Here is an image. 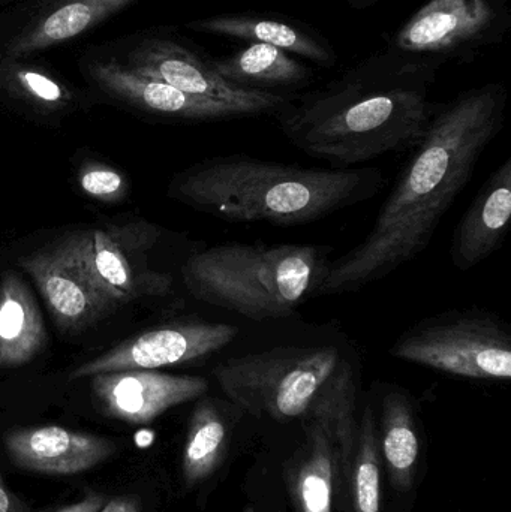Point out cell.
<instances>
[{
	"label": "cell",
	"instance_id": "f546056e",
	"mask_svg": "<svg viewBox=\"0 0 511 512\" xmlns=\"http://www.w3.org/2000/svg\"><path fill=\"white\" fill-rule=\"evenodd\" d=\"M341 2L350 6V8L356 9V11H365V9L372 8V6L378 5L384 0H341Z\"/></svg>",
	"mask_w": 511,
	"mask_h": 512
},
{
	"label": "cell",
	"instance_id": "6da1fadb",
	"mask_svg": "<svg viewBox=\"0 0 511 512\" xmlns=\"http://www.w3.org/2000/svg\"><path fill=\"white\" fill-rule=\"evenodd\" d=\"M507 99L503 83H486L435 105L425 135L407 152L395 188L368 236L330 259L315 297L360 291L429 248L444 216L473 179L483 153L503 131Z\"/></svg>",
	"mask_w": 511,
	"mask_h": 512
},
{
	"label": "cell",
	"instance_id": "d4e9b609",
	"mask_svg": "<svg viewBox=\"0 0 511 512\" xmlns=\"http://www.w3.org/2000/svg\"><path fill=\"white\" fill-rule=\"evenodd\" d=\"M84 194L101 201H119L125 197L126 180L119 171L101 164H87L78 176Z\"/></svg>",
	"mask_w": 511,
	"mask_h": 512
},
{
	"label": "cell",
	"instance_id": "52a82bcc",
	"mask_svg": "<svg viewBox=\"0 0 511 512\" xmlns=\"http://www.w3.org/2000/svg\"><path fill=\"white\" fill-rule=\"evenodd\" d=\"M511 29L506 0H426L393 35L389 47L411 56L471 62L500 45Z\"/></svg>",
	"mask_w": 511,
	"mask_h": 512
},
{
	"label": "cell",
	"instance_id": "9c48e42d",
	"mask_svg": "<svg viewBox=\"0 0 511 512\" xmlns=\"http://www.w3.org/2000/svg\"><path fill=\"white\" fill-rule=\"evenodd\" d=\"M240 328L224 322H180L141 333L134 339L78 366L75 379L125 370H156L204 360L224 351L239 337Z\"/></svg>",
	"mask_w": 511,
	"mask_h": 512
},
{
	"label": "cell",
	"instance_id": "83f0119b",
	"mask_svg": "<svg viewBox=\"0 0 511 512\" xmlns=\"http://www.w3.org/2000/svg\"><path fill=\"white\" fill-rule=\"evenodd\" d=\"M105 502H107V499L101 493H89L81 501L68 505V507L62 508V510L57 512H99L104 507Z\"/></svg>",
	"mask_w": 511,
	"mask_h": 512
},
{
	"label": "cell",
	"instance_id": "5bb4252c",
	"mask_svg": "<svg viewBox=\"0 0 511 512\" xmlns=\"http://www.w3.org/2000/svg\"><path fill=\"white\" fill-rule=\"evenodd\" d=\"M186 27L206 35L272 45L324 69L338 65V51L311 24L275 12H228L191 21Z\"/></svg>",
	"mask_w": 511,
	"mask_h": 512
},
{
	"label": "cell",
	"instance_id": "4316f807",
	"mask_svg": "<svg viewBox=\"0 0 511 512\" xmlns=\"http://www.w3.org/2000/svg\"><path fill=\"white\" fill-rule=\"evenodd\" d=\"M0 512H36L27 507L3 481L0 474Z\"/></svg>",
	"mask_w": 511,
	"mask_h": 512
},
{
	"label": "cell",
	"instance_id": "ffe728a7",
	"mask_svg": "<svg viewBox=\"0 0 511 512\" xmlns=\"http://www.w3.org/2000/svg\"><path fill=\"white\" fill-rule=\"evenodd\" d=\"M306 444L288 468L291 495L299 512H332L335 448L318 421L303 420Z\"/></svg>",
	"mask_w": 511,
	"mask_h": 512
},
{
	"label": "cell",
	"instance_id": "277c9868",
	"mask_svg": "<svg viewBox=\"0 0 511 512\" xmlns=\"http://www.w3.org/2000/svg\"><path fill=\"white\" fill-rule=\"evenodd\" d=\"M332 252L329 245L222 243L189 256L182 277L204 303L255 322L278 321L315 298Z\"/></svg>",
	"mask_w": 511,
	"mask_h": 512
},
{
	"label": "cell",
	"instance_id": "5b68a950",
	"mask_svg": "<svg viewBox=\"0 0 511 512\" xmlns=\"http://www.w3.org/2000/svg\"><path fill=\"white\" fill-rule=\"evenodd\" d=\"M351 352L338 343L279 345L234 355L213 370L225 396L255 418H303Z\"/></svg>",
	"mask_w": 511,
	"mask_h": 512
},
{
	"label": "cell",
	"instance_id": "ac0fdd59",
	"mask_svg": "<svg viewBox=\"0 0 511 512\" xmlns=\"http://www.w3.org/2000/svg\"><path fill=\"white\" fill-rule=\"evenodd\" d=\"M354 357L341 364L326 387L318 394L302 420L318 421L329 435L335 448L336 474L335 481L339 486L345 483L350 474L351 460L356 448L357 432L356 399H357V367Z\"/></svg>",
	"mask_w": 511,
	"mask_h": 512
},
{
	"label": "cell",
	"instance_id": "7c38bea8",
	"mask_svg": "<svg viewBox=\"0 0 511 512\" xmlns=\"http://www.w3.org/2000/svg\"><path fill=\"white\" fill-rule=\"evenodd\" d=\"M209 390L201 376L156 370H125L92 376L96 406L105 417L128 424H149L168 409L200 399Z\"/></svg>",
	"mask_w": 511,
	"mask_h": 512
},
{
	"label": "cell",
	"instance_id": "2e32d148",
	"mask_svg": "<svg viewBox=\"0 0 511 512\" xmlns=\"http://www.w3.org/2000/svg\"><path fill=\"white\" fill-rule=\"evenodd\" d=\"M511 218V159L488 180L456 225L450 258L459 271H470L503 246Z\"/></svg>",
	"mask_w": 511,
	"mask_h": 512
},
{
	"label": "cell",
	"instance_id": "7402d4cb",
	"mask_svg": "<svg viewBox=\"0 0 511 512\" xmlns=\"http://www.w3.org/2000/svg\"><path fill=\"white\" fill-rule=\"evenodd\" d=\"M228 435L227 415L218 402L213 399L198 402L183 448L182 472L186 486H197L215 474L227 453Z\"/></svg>",
	"mask_w": 511,
	"mask_h": 512
},
{
	"label": "cell",
	"instance_id": "30bf717a",
	"mask_svg": "<svg viewBox=\"0 0 511 512\" xmlns=\"http://www.w3.org/2000/svg\"><path fill=\"white\" fill-rule=\"evenodd\" d=\"M135 236L128 228L72 236L87 276L116 309L143 295H165L171 286L170 276L146 264V254L131 256L152 245L147 239L138 245Z\"/></svg>",
	"mask_w": 511,
	"mask_h": 512
},
{
	"label": "cell",
	"instance_id": "3957f363",
	"mask_svg": "<svg viewBox=\"0 0 511 512\" xmlns=\"http://www.w3.org/2000/svg\"><path fill=\"white\" fill-rule=\"evenodd\" d=\"M383 185L378 168H305L237 153L179 174L171 195L222 221L297 227L371 200Z\"/></svg>",
	"mask_w": 511,
	"mask_h": 512
},
{
	"label": "cell",
	"instance_id": "ba28073f",
	"mask_svg": "<svg viewBox=\"0 0 511 512\" xmlns=\"http://www.w3.org/2000/svg\"><path fill=\"white\" fill-rule=\"evenodd\" d=\"M128 65L188 95L236 105L251 111L255 117L278 116L294 96L231 86L215 71L210 57L201 56L188 45L170 38L147 39L129 54Z\"/></svg>",
	"mask_w": 511,
	"mask_h": 512
},
{
	"label": "cell",
	"instance_id": "603a6c76",
	"mask_svg": "<svg viewBox=\"0 0 511 512\" xmlns=\"http://www.w3.org/2000/svg\"><path fill=\"white\" fill-rule=\"evenodd\" d=\"M129 2L132 0H68L21 38L11 54L21 56L75 38Z\"/></svg>",
	"mask_w": 511,
	"mask_h": 512
},
{
	"label": "cell",
	"instance_id": "d6986e66",
	"mask_svg": "<svg viewBox=\"0 0 511 512\" xmlns=\"http://www.w3.org/2000/svg\"><path fill=\"white\" fill-rule=\"evenodd\" d=\"M47 342L44 321L29 286L14 271L0 282V367L30 363Z\"/></svg>",
	"mask_w": 511,
	"mask_h": 512
},
{
	"label": "cell",
	"instance_id": "cb8c5ba5",
	"mask_svg": "<svg viewBox=\"0 0 511 512\" xmlns=\"http://www.w3.org/2000/svg\"><path fill=\"white\" fill-rule=\"evenodd\" d=\"M348 478L353 512H381L380 444L371 406L363 411Z\"/></svg>",
	"mask_w": 511,
	"mask_h": 512
},
{
	"label": "cell",
	"instance_id": "4fadbf2b",
	"mask_svg": "<svg viewBox=\"0 0 511 512\" xmlns=\"http://www.w3.org/2000/svg\"><path fill=\"white\" fill-rule=\"evenodd\" d=\"M3 441L18 468L56 477L89 471L116 453L110 439L59 426L9 430Z\"/></svg>",
	"mask_w": 511,
	"mask_h": 512
},
{
	"label": "cell",
	"instance_id": "f1b7e54d",
	"mask_svg": "<svg viewBox=\"0 0 511 512\" xmlns=\"http://www.w3.org/2000/svg\"><path fill=\"white\" fill-rule=\"evenodd\" d=\"M99 512H140V510H138V502L134 498L120 496V498L105 502Z\"/></svg>",
	"mask_w": 511,
	"mask_h": 512
},
{
	"label": "cell",
	"instance_id": "8992f818",
	"mask_svg": "<svg viewBox=\"0 0 511 512\" xmlns=\"http://www.w3.org/2000/svg\"><path fill=\"white\" fill-rule=\"evenodd\" d=\"M398 360L474 381H510V327L483 309H453L405 330L390 348Z\"/></svg>",
	"mask_w": 511,
	"mask_h": 512
},
{
	"label": "cell",
	"instance_id": "8fae6325",
	"mask_svg": "<svg viewBox=\"0 0 511 512\" xmlns=\"http://www.w3.org/2000/svg\"><path fill=\"white\" fill-rule=\"evenodd\" d=\"M18 264L38 286L59 330H83L116 310L87 276L72 237L56 248L24 256Z\"/></svg>",
	"mask_w": 511,
	"mask_h": 512
},
{
	"label": "cell",
	"instance_id": "44dd1931",
	"mask_svg": "<svg viewBox=\"0 0 511 512\" xmlns=\"http://www.w3.org/2000/svg\"><path fill=\"white\" fill-rule=\"evenodd\" d=\"M384 463L396 489L413 486L419 460V438L413 405L407 394L390 387L381 400V442Z\"/></svg>",
	"mask_w": 511,
	"mask_h": 512
},
{
	"label": "cell",
	"instance_id": "484cf974",
	"mask_svg": "<svg viewBox=\"0 0 511 512\" xmlns=\"http://www.w3.org/2000/svg\"><path fill=\"white\" fill-rule=\"evenodd\" d=\"M17 84L26 95L42 104H60L66 98L65 90L41 72L23 69L17 72Z\"/></svg>",
	"mask_w": 511,
	"mask_h": 512
},
{
	"label": "cell",
	"instance_id": "e0dca14e",
	"mask_svg": "<svg viewBox=\"0 0 511 512\" xmlns=\"http://www.w3.org/2000/svg\"><path fill=\"white\" fill-rule=\"evenodd\" d=\"M210 62L231 86L255 92L294 95L306 89L315 77L299 57L258 42H246L227 56L210 57Z\"/></svg>",
	"mask_w": 511,
	"mask_h": 512
},
{
	"label": "cell",
	"instance_id": "9a60e30c",
	"mask_svg": "<svg viewBox=\"0 0 511 512\" xmlns=\"http://www.w3.org/2000/svg\"><path fill=\"white\" fill-rule=\"evenodd\" d=\"M92 75L107 92L138 105L143 110L173 119L194 122H227L252 119L251 111L225 102L188 95L164 81L146 77L116 62L96 63Z\"/></svg>",
	"mask_w": 511,
	"mask_h": 512
},
{
	"label": "cell",
	"instance_id": "7a4b0ae2",
	"mask_svg": "<svg viewBox=\"0 0 511 512\" xmlns=\"http://www.w3.org/2000/svg\"><path fill=\"white\" fill-rule=\"evenodd\" d=\"M443 63L384 48L293 96L276 122L296 149L335 168L410 152L434 114L431 92Z\"/></svg>",
	"mask_w": 511,
	"mask_h": 512
}]
</instances>
